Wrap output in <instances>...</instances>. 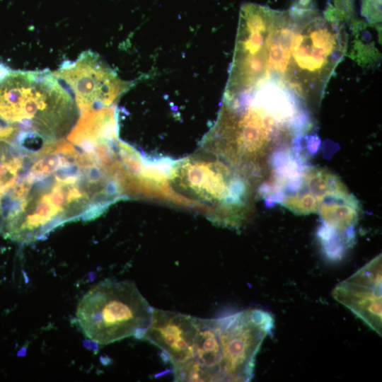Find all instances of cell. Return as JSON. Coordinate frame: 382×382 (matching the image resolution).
Instances as JSON below:
<instances>
[{
  "label": "cell",
  "mask_w": 382,
  "mask_h": 382,
  "mask_svg": "<svg viewBox=\"0 0 382 382\" xmlns=\"http://www.w3.org/2000/svg\"><path fill=\"white\" fill-rule=\"evenodd\" d=\"M283 190L278 202L284 199L296 210L315 212L323 197L344 183L329 170L307 165Z\"/></svg>",
  "instance_id": "11"
},
{
  "label": "cell",
  "mask_w": 382,
  "mask_h": 382,
  "mask_svg": "<svg viewBox=\"0 0 382 382\" xmlns=\"http://www.w3.org/2000/svg\"><path fill=\"white\" fill-rule=\"evenodd\" d=\"M176 172L178 184L197 197L224 209L226 226L238 228L250 212L248 177L227 160H187Z\"/></svg>",
  "instance_id": "4"
},
{
  "label": "cell",
  "mask_w": 382,
  "mask_h": 382,
  "mask_svg": "<svg viewBox=\"0 0 382 382\" xmlns=\"http://www.w3.org/2000/svg\"><path fill=\"white\" fill-rule=\"evenodd\" d=\"M223 349V381H249L256 356L274 320L264 310L250 308L219 318Z\"/></svg>",
  "instance_id": "5"
},
{
  "label": "cell",
  "mask_w": 382,
  "mask_h": 382,
  "mask_svg": "<svg viewBox=\"0 0 382 382\" xmlns=\"http://www.w3.org/2000/svg\"><path fill=\"white\" fill-rule=\"evenodd\" d=\"M322 224L317 237L324 255L339 260L356 242V227L361 209L345 184L327 193L317 212Z\"/></svg>",
  "instance_id": "7"
},
{
  "label": "cell",
  "mask_w": 382,
  "mask_h": 382,
  "mask_svg": "<svg viewBox=\"0 0 382 382\" xmlns=\"http://www.w3.org/2000/svg\"><path fill=\"white\" fill-rule=\"evenodd\" d=\"M153 310L132 282L107 279L83 296L76 320L88 340L107 345L132 336L141 340Z\"/></svg>",
  "instance_id": "3"
},
{
  "label": "cell",
  "mask_w": 382,
  "mask_h": 382,
  "mask_svg": "<svg viewBox=\"0 0 382 382\" xmlns=\"http://www.w3.org/2000/svg\"><path fill=\"white\" fill-rule=\"evenodd\" d=\"M310 114L289 93L267 84L224 99L207 137L217 139L224 158L256 173L262 185L307 156L303 139L311 128Z\"/></svg>",
  "instance_id": "2"
},
{
  "label": "cell",
  "mask_w": 382,
  "mask_h": 382,
  "mask_svg": "<svg viewBox=\"0 0 382 382\" xmlns=\"http://www.w3.org/2000/svg\"><path fill=\"white\" fill-rule=\"evenodd\" d=\"M197 320V317L154 308L151 322L141 340L158 347L164 361L175 370L189 357Z\"/></svg>",
  "instance_id": "10"
},
{
  "label": "cell",
  "mask_w": 382,
  "mask_h": 382,
  "mask_svg": "<svg viewBox=\"0 0 382 382\" xmlns=\"http://www.w3.org/2000/svg\"><path fill=\"white\" fill-rule=\"evenodd\" d=\"M347 45L344 26L330 13L245 4L224 96L233 98L271 84L316 112Z\"/></svg>",
  "instance_id": "1"
},
{
  "label": "cell",
  "mask_w": 382,
  "mask_h": 382,
  "mask_svg": "<svg viewBox=\"0 0 382 382\" xmlns=\"http://www.w3.org/2000/svg\"><path fill=\"white\" fill-rule=\"evenodd\" d=\"M219 318H199L187 361L173 371L175 381H223Z\"/></svg>",
  "instance_id": "9"
},
{
  "label": "cell",
  "mask_w": 382,
  "mask_h": 382,
  "mask_svg": "<svg viewBox=\"0 0 382 382\" xmlns=\"http://www.w3.org/2000/svg\"><path fill=\"white\" fill-rule=\"evenodd\" d=\"M381 254L370 260L352 275L338 283L333 298L349 309L380 336L381 314Z\"/></svg>",
  "instance_id": "8"
},
{
  "label": "cell",
  "mask_w": 382,
  "mask_h": 382,
  "mask_svg": "<svg viewBox=\"0 0 382 382\" xmlns=\"http://www.w3.org/2000/svg\"><path fill=\"white\" fill-rule=\"evenodd\" d=\"M53 74L80 110L108 107L131 86L120 79L98 55L89 51Z\"/></svg>",
  "instance_id": "6"
}]
</instances>
